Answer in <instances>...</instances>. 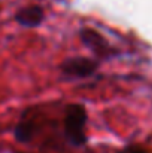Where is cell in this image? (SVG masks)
<instances>
[{
	"label": "cell",
	"instance_id": "obj_1",
	"mask_svg": "<svg viewBox=\"0 0 152 153\" xmlns=\"http://www.w3.org/2000/svg\"><path fill=\"white\" fill-rule=\"evenodd\" d=\"M87 122L88 111L84 104L73 102L66 107L64 113V135L67 141L75 147H82L87 144Z\"/></svg>",
	"mask_w": 152,
	"mask_h": 153
},
{
	"label": "cell",
	"instance_id": "obj_2",
	"mask_svg": "<svg viewBox=\"0 0 152 153\" xmlns=\"http://www.w3.org/2000/svg\"><path fill=\"white\" fill-rule=\"evenodd\" d=\"M99 67H100V61L97 58L78 55V56L66 58L60 64V73L64 79L79 80V79H87L94 76Z\"/></svg>",
	"mask_w": 152,
	"mask_h": 153
},
{
	"label": "cell",
	"instance_id": "obj_3",
	"mask_svg": "<svg viewBox=\"0 0 152 153\" xmlns=\"http://www.w3.org/2000/svg\"><path fill=\"white\" fill-rule=\"evenodd\" d=\"M79 37H81V42L93 53H96L97 58H110L113 53H116L115 49L106 40V37L101 33H99L96 28H91V27L81 28Z\"/></svg>",
	"mask_w": 152,
	"mask_h": 153
},
{
	"label": "cell",
	"instance_id": "obj_4",
	"mask_svg": "<svg viewBox=\"0 0 152 153\" xmlns=\"http://www.w3.org/2000/svg\"><path fill=\"white\" fill-rule=\"evenodd\" d=\"M13 19L24 28H37L45 21V10L40 4H28L18 9Z\"/></svg>",
	"mask_w": 152,
	"mask_h": 153
},
{
	"label": "cell",
	"instance_id": "obj_5",
	"mask_svg": "<svg viewBox=\"0 0 152 153\" xmlns=\"http://www.w3.org/2000/svg\"><path fill=\"white\" fill-rule=\"evenodd\" d=\"M34 135H36V123L31 119L22 117L13 128V137L18 143L27 144V143L33 141Z\"/></svg>",
	"mask_w": 152,
	"mask_h": 153
},
{
	"label": "cell",
	"instance_id": "obj_6",
	"mask_svg": "<svg viewBox=\"0 0 152 153\" xmlns=\"http://www.w3.org/2000/svg\"><path fill=\"white\" fill-rule=\"evenodd\" d=\"M116 153H148V150L140 144H127L125 147H122Z\"/></svg>",
	"mask_w": 152,
	"mask_h": 153
}]
</instances>
